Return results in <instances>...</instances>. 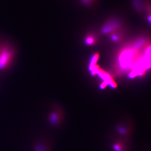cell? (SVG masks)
I'll return each instance as SVG.
<instances>
[{
  "instance_id": "1",
  "label": "cell",
  "mask_w": 151,
  "mask_h": 151,
  "mask_svg": "<svg viewBox=\"0 0 151 151\" xmlns=\"http://www.w3.org/2000/svg\"><path fill=\"white\" fill-rule=\"evenodd\" d=\"M15 55V50L9 44L0 42V70H6L10 67Z\"/></svg>"
},
{
  "instance_id": "2",
  "label": "cell",
  "mask_w": 151,
  "mask_h": 151,
  "mask_svg": "<svg viewBox=\"0 0 151 151\" xmlns=\"http://www.w3.org/2000/svg\"><path fill=\"white\" fill-rule=\"evenodd\" d=\"M134 130L133 121L129 118H126L116 124L113 133L120 137L131 139Z\"/></svg>"
},
{
  "instance_id": "3",
  "label": "cell",
  "mask_w": 151,
  "mask_h": 151,
  "mask_svg": "<svg viewBox=\"0 0 151 151\" xmlns=\"http://www.w3.org/2000/svg\"><path fill=\"white\" fill-rule=\"evenodd\" d=\"M111 149L113 151H131V139L123 137L113 133Z\"/></svg>"
},
{
  "instance_id": "4",
  "label": "cell",
  "mask_w": 151,
  "mask_h": 151,
  "mask_svg": "<svg viewBox=\"0 0 151 151\" xmlns=\"http://www.w3.org/2000/svg\"><path fill=\"white\" fill-rule=\"evenodd\" d=\"M64 113L60 107H55L50 113L48 122L50 125L54 127L60 126L64 121Z\"/></svg>"
},
{
  "instance_id": "5",
  "label": "cell",
  "mask_w": 151,
  "mask_h": 151,
  "mask_svg": "<svg viewBox=\"0 0 151 151\" xmlns=\"http://www.w3.org/2000/svg\"><path fill=\"white\" fill-rule=\"evenodd\" d=\"M134 52L131 50H126L122 52L119 58L121 67L124 69H127L131 66L134 58Z\"/></svg>"
},
{
  "instance_id": "6",
  "label": "cell",
  "mask_w": 151,
  "mask_h": 151,
  "mask_svg": "<svg viewBox=\"0 0 151 151\" xmlns=\"http://www.w3.org/2000/svg\"><path fill=\"white\" fill-rule=\"evenodd\" d=\"M96 74H97L101 79L104 80V81L107 82L111 88H115L117 86L116 83L113 80L111 75L105 71L99 68L96 72Z\"/></svg>"
},
{
  "instance_id": "7",
  "label": "cell",
  "mask_w": 151,
  "mask_h": 151,
  "mask_svg": "<svg viewBox=\"0 0 151 151\" xmlns=\"http://www.w3.org/2000/svg\"><path fill=\"white\" fill-rule=\"evenodd\" d=\"M119 26V22L115 20H112L108 23V24L105 25L103 29V32L106 33L109 32L111 30L116 28Z\"/></svg>"
},
{
  "instance_id": "8",
  "label": "cell",
  "mask_w": 151,
  "mask_h": 151,
  "mask_svg": "<svg viewBox=\"0 0 151 151\" xmlns=\"http://www.w3.org/2000/svg\"><path fill=\"white\" fill-rule=\"evenodd\" d=\"M99 58V55L98 54H95L91 57L89 67V70L90 71L97 65L96 63Z\"/></svg>"
},
{
  "instance_id": "9",
  "label": "cell",
  "mask_w": 151,
  "mask_h": 151,
  "mask_svg": "<svg viewBox=\"0 0 151 151\" xmlns=\"http://www.w3.org/2000/svg\"><path fill=\"white\" fill-rule=\"evenodd\" d=\"M35 151H48V147L43 144H37L35 148Z\"/></svg>"
},
{
  "instance_id": "10",
  "label": "cell",
  "mask_w": 151,
  "mask_h": 151,
  "mask_svg": "<svg viewBox=\"0 0 151 151\" xmlns=\"http://www.w3.org/2000/svg\"><path fill=\"white\" fill-rule=\"evenodd\" d=\"M81 1L85 5L89 6L93 4L95 0H81Z\"/></svg>"
},
{
  "instance_id": "11",
  "label": "cell",
  "mask_w": 151,
  "mask_h": 151,
  "mask_svg": "<svg viewBox=\"0 0 151 151\" xmlns=\"http://www.w3.org/2000/svg\"><path fill=\"white\" fill-rule=\"evenodd\" d=\"M86 44L89 45L92 44L94 42V40L92 37H88L86 40Z\"/></svg>"
},
{
  "instance_id": "12",
  "label": "cell",
  "mask_w": 151,
  "mask_h": 151,
  "mask_svg": "<svg viewBox=\"0 0 151 151\" xmlns=\"http://www.w3.org/2000/svg\"><path fill=\"white\" fill-rule=\"evenodd\" d=\"M108 83L107 82H105V81H104L102 84H101L100 86V88L101 89H103L107 86V85H108Z\"/></svg>"
},
{
  "instance_id": "13",
  "label": "cell",
  "mask_w": 151,
  "mask_h": 151,
  "mask_svg": "<svg viewBox=\"0 0 151 151\" xmlns=\"http://www.w3.org/2000/svg\"><path fill=\"white\" fill-rule=\"evenodd\" d=\"M113 40H118V37L116 35H113L112 37Z\"/></svg>"
}]
</instances>
